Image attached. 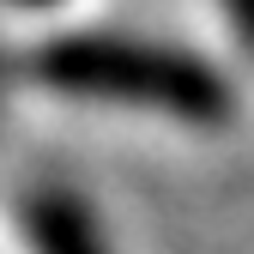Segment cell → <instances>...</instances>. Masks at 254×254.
<instances>
[{"mask_svg":"<svg viewBox=\"0 0 254 254\" xmlns=\"http://www.w3.org/2000/svg\"><path fill=\"white\" fill-rule=\"evenodd\" d=\"M24 73L67 91V97H97V103H139L157 115H176L188 127H224L230 121V85L200 55L145 43V37H115V30H73L30 49Z\"/></svg>","mask_w":254,"mask_h":254,"instance_id":"6da1fadb","label":"cell"},{"mask_svg":"<svg viewBox=\"0 0 254 254\" xmlns=\"http://www.w3.org/2000/svg\"><path fill=\"white\" fill-rule=\"evenodd\" d=\"M24 224H30L37 254H109L103 236H97V224H91V212L73 194H37Z\"/></svg>","mask_w":254,"mask_h":254,"instance_id":"7a4b0ae2","label":"cell"},{"mask_svg":"<svg viewBox=\"0 0 254 254\" xmlns=\"http://www.w3.org/2000/svg\"><path fill=\"white\" fill-rule=\"evenodd\" d=\"M18 6H55V0H18Z\"/></svg>","mask_w":254,"mask_h":254,"instance_id":"3957f363","label":"cell"}]
</instances>
